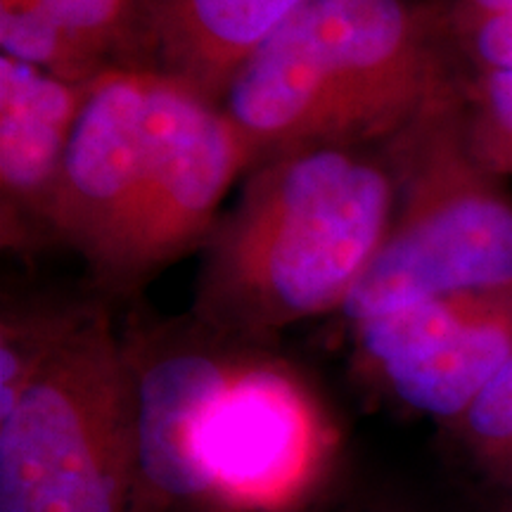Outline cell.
Here are the masks:
<instances>
[{
  "instance_id": "1",
  "label": "cell",
  "mask_w": 512,
  "mask_h": 512,
  "mask_svg": "<svg viewBox=\"0 0 512 512\" xmlns=\"http://www.w3.org/2000/svg\"><path fill=\"white\" fill-rule=\"evenodd\" d=\"M136 392L138 512H311L344 439L328 401L273 344L200 320L121 335Z\"/></svg>"
},
{
  "instance_id": "2",
  "label": "cell",
  "mask_w": 512,
  "mask_h": 512,
  "mask_svg": "<svg viewBox=\"0 0 512 512\" xmlns=\"http://www.w3.org/2000/svg\"><path fill=\"white\" fill-rule=\"evenodd\" d=\"M394 209V166L366 145L306 147L252 166L204 245L192 318L273 344L290 325L342 311Z\"/></svg>"
},
{
  "instance_id": "3",
  "label": "cell",
  "mask_w": 512,
  "mask_h": 512,
  "mask_svg": "<svg viewBox=\"0 0 512 512\" xmlns=\"http://www.w3.org/2000/svg\"><path fill=\"white\" fill-rule=\"evenodd\" d=\"M446 5L309 0L230 81L221 107L252 166L389 140L465 93Z\"/></svg>"
},
{
  "instance_id": "4",
  "label": "cell",
  "mask_w": 512,
  "mask_h": 512,
  "mask_svg": "<svg viewBox=\"0 0 512 512\" xmlns=\"http://www.w3.org/2000/svg\"><path fill=\"white\" fill-rule=\"evenodd\" d=\"M0 512H138L136 392L105 306L0 418Z\"/></svg>"
},
{
  "instance_id": "5",
  "label": "cell",
  "mask_w": 512,
  "mask_h": 512,
  "mask_svg": "<svg viewBox=\"0 0 512 512\" xmlns=\"http://www.w3.org/2000/svg\"><path fill=\"white\" fill-rule=\"evenodd\" d=\"M465 93L389 140L396 209L342 313L351 325L422 302L512 283V197L470 152Z\"/></svg>"
},
{
  "instance_id": "6",
  "label": "cell",
  "mask_w": 512,
  "mask_h": 512,
  "mask_svg": "<svg viewBox=\"0 0 512 512\" xmlns=\"http://www.w3.org/2000/svg\"><path fill=\"white\" fill-rule=\"evenodd\" d=\"M155 72V69H152ZM155 145L105 290L124 294L207 245L216 214L242 171L252 169L240 131L219 102L155 72Z\"/></svg>"
},
{
  "instance_id": "7",
  "label": "cell",
  "mask_w": 512,
  "mask_h": 512,
  "mask_svg": "<svg viewBox=\"0 0 512 512\" xmlns=\"http://www.w3.org/2000/svg\"><path fill=\"white\" fill-rule=\"evenodd\" d=\"M354 332L382 387L448 427L512 358V283L399 306Z\"/></svg>"
},
{
  "instance_id": "8",
  "label": "cell",
  "mask_w": 512,
  "mask_h": 512,
  "mask_svg": "<svg viewBox=\"0 0 512 512\" xmlns=\"http://www.w3.org/2000/svg\"><path fill=\"white\" fill-rule=\"evenodd\" d=\"M155 72L117 64L88 83L48 216V240L83 256L105 285L155 145Z\"/></svg>"
},
{
  "instance_id": "9",
  "label": "cell",
  "mask_w": 512,
  "mask_h": 512,
  "mask_svg": "<svg viewBox=\"0 0 512 512\" xmlns=\"http://www.w3.org/2000/svg\"><path fill=\"white\" fill-rule=\"evenodd\" d=\"M88 83L57 79L0 55V197L3 240L48 238V216Z\"/></svg>"
},
{
  "instance_id": "10",
  "label": "cell",
  "mask_w": 512,
  "mask_h": 512,
  "mask_svg": "<svg viewBox=\"0 0 512 512\" xmlns=\"http://www.w3.org/2000/svg\"><path fill=\"white\" fill-rule=\"evenodd\" d=\"M309 0H140L143 67L223 102L230 81ZM140 57L136 55V64Z\"/></svg>"
},
{
  "instance_id": "11",
  "label": "cell",
  "mask_w": 512,
  "mask_h": 512,
  "mask_svg": "<svg viewBox=\"0 0 512 512\" xmlns=\"http://www.w3.org/2000/svg\"><path fill=\"white\" fill-rule=\"evenodd\" d=\"M448 432L477 484L512 512V358Z\"/></svg>"
},
{
  "instance_id": "12",
  "label": "cell",
  "mask_w": 512,
  "mask_h": 512,
  "mask_svg": "<svg viewBox=\"0 0 512 512\" xmlns=\"http://www.w3.org/2000/svg\"><path fill=\"white\" fill-rule=\"evenodd\" d=\"M93 304H12L0 323V418L55 354Z\"/></svg>"
},
{
  "instance_id": "13",
  "label": "cell",
  "mask_w": 512,
  "mask_h": 512,
  "mask_svg": "<svg viewBox=\"0 0 512 512\" xmlns=\"http://www.w3.org/2000/svg\"><path fill=\"white\" fill-rule=\"evenodd\" d=\"M0 10L41 19L107 64H136L140 0H0Z\"/></svg>"
},
{
  "instance_id": "14",
  "label": "cell",
  "mask_w": 512,
  "mask_h": 512,
  "mask_svg": "<svg viewBox=\"0 0 512 512\" xmlns=\"http://www.w3.org/2000/svg\"><path fill=\"white\" fill-rule=\"evenodd\" d=\"M465 138L489 174L512 155V72H482L465 83Z\"/></svg>"
},
{
  "instance_id": "15",
  "label": "cell",
  "mask_w": 512,
  "mask_h": 512,
  "mask_svg": "<svg viewBox=\"0 0 512 512\" xmlns=\"http://www.w3.org/2000/svg\"><path fill=\"white\" fill-rule=\"evenodd\" d=\"M448 17L456 50L482 72H512V15Z\"/></svg>"
},
{
  "instance_id": "16",
  "label": "cell",
  "mask_w": 512,
  "mask_h": 512,
  "mask_svg": "<svg viewBox=\"0 0 512 512\" xmlns=\"http://www.w3.org/2000/svg\"><path fill=\"white\" fill-rule=\"evenodd\" d=\"M446 12L451 17L512 15V0H451Z\"/></svg>"
},
{
  "instance_id": "17",
  "label": "cell",
  "mask_w": 512,
  "mask_h": 512,
  "mask_svg": "<svg viewBox=\"0 0 512 512\" xmlns=\"http://www.w3.org/2000/svg\"><path fill=\"white\" fill-rule=\"evenodd\" d=\"M494 176H498V178L512 176V155H508V157H505V159H503V162L496 166V169H494Z\"/></svg>"
},
{
  "instance_id": "18",
  "label": "cell",
  "mask_w": 512,
  "mask_h": 512,
  "mask_svg": "<svg viewBox=\"0 0 512 512\" xmlns=\"http://www.w3.org/2000/svg\"><path fill=\"white\" fill-rule=\"evenodd\" d=\"M325 512H332V508H325ZM335 512H380V510H366V508H344V510H335Z\"/></svg>"
}]
</instances>
